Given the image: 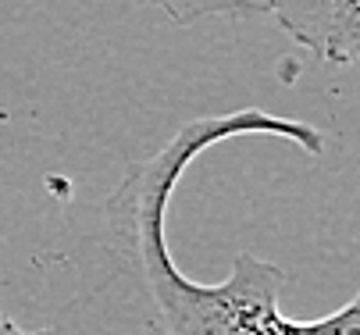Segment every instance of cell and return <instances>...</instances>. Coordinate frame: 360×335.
Instances as JSON below:
<instances>
[{
    "instance_id": "obj_1",
    "label": "cell",
    "mask_w": 360,
    "mask_h": 335,
    "mask_svg": "<svg viewBox=\"0 0 360 335\" xmlns=\"http://www.w3.org/2000/svg\"><path fill=\"white\" fill-rule=\"evenodd\" d=\"M236 136H278L311 154L325 150L321 129L296 118H278L257 107L207 114L182 125L153 157L132 164L122 185L104 200L111 232L139 264L161 335H360L356 300L318 321L285 317L278 307L285 271L257 254L243 250L232 264V275L218 285H200L186 278L172 261L165 218L179 178L207 147Z\"/></svg>"
},
{
    "instance_id": "obj_2",
    "label": "cell",
    "mask_w": 360,
    "mask_h": 335,
    "mask_svg": "<svg viewBox=\"0 0 360 335\" xmlns=\"http://www.w3.org/2000/svg\"><path fill=\"white\" fill-rule=\"evenodd\" d=\"M278 25L318 61L349 68L360 54V0H268Z\"/></svg>"
},
{
    "instance_id": "obj_3",
    "label": "cell",
    "mask_w": 360,
    "mask_h": 335,
    "mask_svg": "<svg viewBox=\"0 0 360 335\" xmlns=\"http://www.w3.org/2000/svg\"><path fill=\"white\" fill-rule=\"evenodd\" d=\"M179 25H196L203 18H246V15H264L268 0H150Z\"/></svg>"
},
{
    "instance_id": "obj_4",
    "label": "cell",
    "mask_w": 360,
    "mask_h": 335,
    "mask_svg": "<svg viewBox=\"0 0 360 335\" xmlns=\"http://www.w3.org/2000/svg\"><path fill=\"white\" fill-rule=\"evenodd\" d=\"M0 335H54V331H32V328H25V324L11 321L4 310H0Z\"/></svg>"
}]
</instances>
